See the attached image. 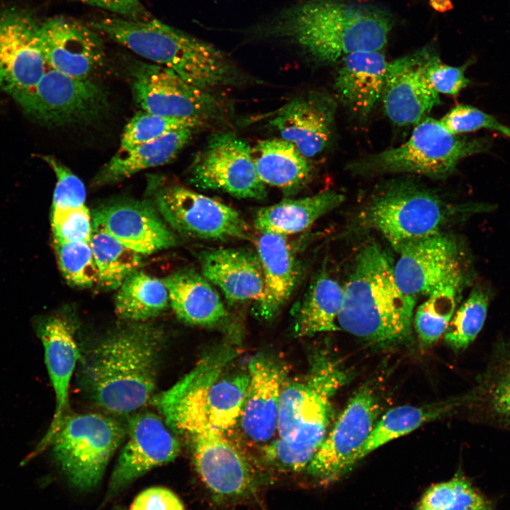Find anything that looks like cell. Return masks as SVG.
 Returning a JSON list of instances; mask_svg holds the SVG:
<instances>
[{
  "mask_svg": "<svg viewBox=\"0 0 510 510\" xmlns=\"http://www.w3.org/2000/svg\"><path fill=\"white\" fill-rule=\"evenodd\" d=\"M196 130H176L129 150L118 151L96 174L93 181L94 185L120 182L141 171L169 163L189 142Z\"/></svg>",
  "mask_w": 510,
  "mask_h": 510,
  "instance_id": "cell-31",
  "label": "cell"
},
{
  "mask_svg": "<svg viewBox=\"0 0 510 510\" xmlns=\"http://www.w3.org/2000/svg\"><path fill=\"white\" fill-rule=\"evenodd\" d=\"M439 120L446 130L454 135L487 129L510 138V127L470 105L458 104L454 106Z\"/></svg>",
  "mask_w": 510,
  "mask_h": 510,
  "instance_id": "cell-41",
  "label": "cell"
},
{
  "mask_svg": "<svg viewBox=\"0 0 510 510\" xmlns=\"http://www.w3.org/2000/svg\"><path fill=\"white\" fill-rule=\"evenodd\" d=\"M469 63L454 67L443 63L432 55L424 65V75L431 87L438 94L456 96L470 84L465 71Z\"/></svg>",
  "mask_w": 510,
  "mask_h": 510,
  "instance_id": "cell-44",
  "label": "cell"
},
{
  "mask_svg": "<svg viewBox=\"0 0 510 510\" xmlns=\"http://www.w3.org/2000/svg\"><path fill=\"white\" fill-rule=\"evenodd\" d=\"M133 414L128 421L126 441L111 475L113 490L172 461L180 451L179 443L164 419L149 411Z\"/></svg>",
  "mask_w": 510,
  "mask_h": 510,
  "instance_id": "cell-17",
  "label": "cell"
},
{
  "mask_svg": "<svg viewBox=\"0 0 510 510\" xmlns=\"http://www.w3.org/2000/svg\"><path fill=\"white\" fill-rule=\"evenodd\" d=\"M92 226L90 245L98 270V285L104 290L117 289L138 270L142 254L125 246L102 228Z\"/></svg>",
  "mask_w": 510,
  "mask_h": 510,
  "instance_id": "cell-36",
  "label": "cell"
},
{
  "mask_svg": "<svg viewBox=\"0 0 510 510\" xmlns=\"http://www.w3.org/2000/svg\"><path fill=\"white\" fill-rule=\"evenodd\" d=\"M154 203L166 222L186 237L253 241L251 228L233 208L180 185L157 191Z\"/></svg>",
  "mask_w": 510,
  "mask_h": 510,
  "instance_id": "cell-9",
  "label": "cell"
},
{
  "mask_svg": "<svg viewBox=\"0 0 510 510\" xmlns=\"http://www.w3.org/2000/svg\"><path fill=\"white\" fill-rule=\"evenodd\" d=\"M201 274L217 286L228 302H258L264 293V276L256 251L220 248L200 254Z\"/></svg>",
  "mask_w": 510,
  "mask_h": 510,
  "instance_id": "cell-24",
  "label": "cell"
},
{
  "mask_svg": "<svg viewBox=\"0 0 510 510\" xmlns=\"http://www.w3.org/2000/svg\"><path fill=\"white\" fill-rule=\"evenodd\" d=\"M344 288L325 272L319 273L310 283L295 312L294 329L299 336L336 331Z\"/></svg>",
  "mask_w": 510,
  "mask_h": 510,
  "instance_id": "cell-32",
  "label": "cell"
},
{
  "mask_svg": "<svg viewBox=\"0 0 510 510\" xmlns=\"http://www.w3.org/2000/svg\"><path fill=\"white\" fill-rule=\"evenodd\" d=\"M397 253L395 278L400 289L410 296H428L443 285L463 278L457 243L441 232L412 242Z\"/></svg>",
  "mask_w": 510,
  "mask_h": 510,
  "instance_id": "cell-16",
  "label": "cell"
},
{
  "mask_svg": "<svg viewBox=\"0 0 510 510\" xmlns=\"http://www.w3.org/2000/svg\"><path fill=\"white\" fill-rule=\"evenodd\" d=\"M392 28L390 15L348 0H305L253 27L265 37L283 38L315 59L336 62L358 52L382 50Z\"/></svg>",
  "mask_w": 510,
  "mask_h": 510,
  "instance_id": "cell-1",
  "label": "cell"
},
{
  "mask_svg": "<svg viewBox=\"0 0 510 510\" xmlns=\"http://www.w3.org/2000/svg\"><path fill=\"white\" fill-rule=\"evenodd\" d=\"M344 200L343 194L333 190L298 199H283L259 208L254 216V225L260 233L285 237L297 234L339 207Z\"/></svg>",
  "mask_w": 510,
  "mask_h": 510,
  "instance_id": "cell-30",
  "label": "cell"
},
{
  "mask_svg": "<svg viewBox=\"0 0 510 510\" xmlns=\"http://www.w3.org/2000/svg\"><path fill=\"white\" fill-rule=\"evenodd\" d=\"M98 7L113 13L115 16L130 20H144L150 14L140 0H69Z\"/></svg>",
  "mask_w": 510,
  "mask_h": 510,
  "instance_id": "cell-46",
  "label": "cell"
},
{
  "mask_svg": "<svg viewBox=\"0 0 510 510\" xmlns=\"http://www.w3.org/2000/svg\"><path fill=\"white\" fill-rule=\"evenodd\" d=\"M454 490V478L434 484L424 493L420 504L433 510H445L453 501Z\"/></svg>",
  "mask_w": 510,
  "mask_h": 510,
  "instance_id": "cell-48",
  "label": "cell"
},
{
  "mask_svg": "<svg viewBox=\"0 0 510 510\" xmlns=\"http://www.w3.org/2000/svg\"><path fill=\"white\" fill-rule=\"evenodd\" d=\"M189 182L203 190H217L237 198L263 200L266 186L260 180L251 147L230 132L211 135L197 154L189 171Z\"/></svg>",
  "mask_w": 510,
  "mask_h": 510,
  "instance_id": "cell-10",
  "label": "cell"
},
{
  "mask_svg": "<svg viewBox=\"0 0 510 510\" xmlns=\"http://www.w3.org/2000/svg\"><path fill=\"white\" fill-rule=\"evenodd\" d=\"M343 288L339 329L380 345L409 337L416 298L400 289L394 264L379 244L368 243L359 250Z\"/></svg>",
  "mask_w": 510,
  "mask_h": 510,
  "instance_id": "cell-3",
  "label": "cell"
},
{
  "mask_svg": "<svg viewBox=\"0 0 510 510\" xmlns=\"http://www.w3.org/2000/svg\"><path fill=\"white\" fill-rule=\"evenodd\" d=\"M264 276L262 298L255 303V313L264 320L274 318L295 288L298 271L290 246L285 236L260 233L256 240Z\"/></svg>",
  "mask_w": 510,
  "mask_h": 510,
  "instance_id": "cell-27",
  "label": "cell"
},
{
  "mask_svg": "<svg viewBox=\"0 0 510 510\" xmlns=\"http://www.w3.org/2000/svg\"><path fill=\"white\" fill-rule=\"evenodd\" d=\"M467 510H491L489 504L484 501L479 504H477Z\"/></svg>",
  "mask_w": 510,
  "mask_h": 510,
  "instance_id": "cell-49",
  "label": "cell"
},
{
  "mask_svg": "<svg viewBox=\"0 0 510 510\" xmlns=\"http://www.w3.org/2000/svg\"><path fill=\"white\" fill-rule=\"evenodd\" d=\"M418 510H433V509H431L428 507H426V506L420 504Z\"/></svg>",
  "mask_w": 510,
  "mask_h": 510,
  "instance_id": "cell-50",
  "label": "cell"
},
{
  "mask_svg": "<svg viewBox=\"0 0 510 510\" xmlns=\"http://www.w3.org/2000/svg\"><path fill=\"white\" fill-rule=\"evenodd\" d=\"M203 123L190 119L171 118L140 110L126 124L120 139L119 151L160 139L182 129L199 128Z\"/></svg>",
  "mask_w": 510,
  "mask_h": 510,
  "instance_id": "cell-39",
  "label": "cell"
},
{
  "mask_svg": "<svg viewBox=\"0 0 510 510\" xmlns=\"http://www.w3.org/2000/svg\"><path fill=\"white\" fill-rule=\"evenodd\" d=\"M195 468L205 485L224 497H240L258 485L248 460L224 435L210 427L191 437Z\"/></svg>",
  "mask_w": 510,
  "mask_h": 510,
  "instance_id": "cell-19",
  "label": "cell"
},
{
  "mask_svg": "<svg viewBox=\"0 0 510 510\" xmlns=\"http://www.w3.org/2000/svg\"><path fill=\"white\" fill-rule=\"evenodd\" d=\"M38 26L28 13L0 12V89L18 103L47 69L38 40Z\"/></svg>",
  "mask_w": 510,
  "mask_h": 510,
  "instance_id": "cell-14",
  "label": "cell"
},
{
  "mask_svg": "<svg viewBox=\"0 0 510 510\" xmlns=\"http://www.w3.org/2000/svg\"><path fill=\"white\" fill-rule=\"evenodd\" d=\"M56 176L52 211L62 210L85 205L86 188L82 181L67 166L52 156L42 158Z\"/></svg>",
  "mask_w": 510,
  "mask_h": 510,
  "instance_id": "cell-42",
  "label": "cell"
},
{
  "mask_svg": "<svg viewBox=\"0 0 510 510\" xmlns=\"http://www.w3.org/2000/svg\"><path fill=\"white\" fill-rule=\"evenodd\" d=\"M453 398L424 405H402L388 410L376 422L362 450L361 459L384 444L407 435L425 423L454 414Z\"/></svg>",
  "mask_w": 510,
  "mask_h": 510,
  "instance_id": "cell-34",
  "label": "cell"
},
{
  "mask_svg": "<svg viewBox=\"0 0 510 510\" xmlns=\"http://www.w3.org/2000/svg\"><path fill=\"white\" fill-rule=\"evenodd\" d=\"M130 510H185L180 499L171 490L152 487L141 492Z\"/></svg>",
  "mask_w": 510,
  "mask_h": 510,
  "instance_id": "cell-45",
  "label": "cell"
},
{
  "mask_svg": "<svg viewBox=\"0 0 510 510\" xmlns=\"http://www.w3.org/2000/svg\"><path fill=\"white\" fill-rule=\"evenodd\" d=\"M164 346L158 327L133 322L98 341L83 357L81 385L107 411L135 413L154 396Z\"/></svg>",
  "mask_w": 510,
  "mask_h": 510,
  "instance_id": "cell-2",
  "label": "cell"
},
{
  "mask_svg": "<svg viewBox=\"0 0 510 510\" xmlns=\"http://www.w3.org/2000/svg\"><path fill=\"white\" fill-rule=\"evenodd\" d=\"M455 398V414L465 412L482 422L510 429V340L494 346L475 385Z\"/></svg>",
  "mask_w": 510,
  "mask_h": 510,
  "instance_id": "cell-25",
  "label": "cell"
},
{
  "mask_svg": "<svg viewBox=\"0 0 510 510\" xmlns=\"http://www.w3.org/2000/svg\"><path fill=\"white\" fill-rule=\"evenodd\" d=\"M146 201H123L94 211L92 225L102 228L125 246L150 254L174 246L176 237Z\"/></svg>",
  "mask_w": 510,
  "mask_h": 510,
  "instance_id": "cell-20",
  "label": "cell"
},
{
  "mask_svg": "<svg viewBox=\"0 0 510 510\" xmlns=\"http://www.w3.org/2000/svg\"><path fill=\"white\" fill-rule=\"evenodd\" d=\"M463 278L437 288L416 310L413 323L420 341L431 345L444 335L455 312Z\"/></svg>",
  "mask_w": 510,
  "mask_h": 510,
  "instance_id": "cell-37",
  "label": "cell"
},
{
  "mask_svg": "<svg viewBox=\"0 0 510 510\" xmlns=\"http://www.w3.org/2000/svg\"><path fill=\"white\" fill-rule=\"evenodd\" d=\"M37 332L44 348L45 362L55 393V409L51 424L32 456L48 447L69 414L70 382L76 363L81 359L73 330L64 318L52 316L42 320L38 325Z\"/></svg>",
  "mask_w": 510,
  "mask_h": 510,
  "instance_id": "cell-21",
  "label": "cell"
},
{
  "mask_svg": "<svg viewBox=\"0 0 510 510\" xmlns=\"http://www.w3.org/2000/svg\"><path fill=\"white\" fill-rule=\"evenodd\" d=\"M249 383L239 417L245 435L256 443L269 441L277 431L283 366L263 355L249 363Z\"/></svg>",
  "mask_w": 510,
  "mask_h": 510,
  "instance_id": "cell-23",
  "label": "cell"
},
{
  "mask_svg": "<svg viewBox=\"0 0 510 510\" xmlns=\"http://www.w3.org/2000/svg\"><path fill=\"white\" fill-rule=\"evenodd\" d=\"M225 365L210 380L205 402L210 424L223 433L239 420L249 383L248 373L221 377Z\"/></svg>",
  "mask_w": 510,
  "mask_h": 510,
  "instance_id": "cell-35",
  "label": "cell"
},
{
  "mask_svg": "<svg viewBox=\"0 0 510 510\" xmlns=\"http://www.w3.org/2000/svg\"><path fill=\"white\" fill-rule=\"evenodd\" d=\"M52 230L55 242L90 243L93 230L92 216L86 205L52 211Z\"/></svg>",
  "mask_w": 510,
  "mask_h": 510,
  "instance_id": "cell-43",
  "label": "cell"
},
{
  "mask_svg": "<svg viewBox=\"0 0 510 510\" xmlns=\"http://www.w3.org/2000/svg\"><path fill=\"white\" fill-rule=\"evenodd\" d=\"M451 210L430 190L409 181H397L375 196L366 220L398 252L412 242L441 232Z\"/></svg>",
  "mask_w": 510,
  "mask_h": 510,
  "instance_id": "cell-8",
  "label": "cell"
},
{
  "mask_svg": "<svg viewBox=\"0 0 510 510\" xmlns=\"http://www.w3.org/2000/svg\"><path fill=\"white\" fill-rule=\"evenodd\" d=\"M55 245L60 268L68 283L81 288L98 284V270L90 243L55 242Z\"/></svg>",
  "mask_w": 510,
  "mask_h": 510,
  "instance_id": "cell-40",
  "label": "cell"
},
{
  "mask_svg": "<svg viewBox=\"0 0 510 510\" xmlns=\"http://www.w3.org/2000/svg\"><path fill=\"white\" fill-rule=\"evenodd\" d=\"M126 426L96 413L68 414L49 446L57 464L76 487H94L126 436Z\"/></svg>",
  "mask_w": 510,
  "mask_h": 510,
  "instance_id": "cell-7",
  "label": "cell"
},
{
  "mask_svg": "<svg viewBox=\"0 0 510 510\" xmlns=\"http://www.w3.org/2000/svg\"><path fill=\"white\" fill-rule=\"evenodd\" d=\"M341 61L336 93L351 113L363 118L382 96L389 62L381 50L353 52Z\"/></svg>",
  "mask_w": 510,
  "mask_h": 510,
  "instance_id": "cell-26",
  "label": "cell"
},
{
  "mask_svg": "<svg viewBox=\"0 0 510 510\" xmlns=\"http://www.w3.org/2000/svg\"><path fill=\"white\" fill-rule=\"evenodd\" d=\"M24 111L50 125L86 124L108 109V96L91 79L73 77L47 67L33 91L18 103Z\"/></svg>",
  "mask_w": 510,
  "mask_h": 510,
  "instance_id": "cell-12",
  "label": "cell"
},
{
  "mask_svg": "<svg viewBox=\"0 0 510 510\" xmlns=\"http://www.w3.org/2000/svg\"><path fill=\"white\" fill-rule=\"evenodd\" d=\"M38 35L49 68L73 77L91 79L104 64L103 40L91 26L57 16L40 23Z\"/></svg>",
  "mask_w": 510,
  "mask_h": 510,
  "instance_id": "cell-15",
  "label": "cell"
},
{
  "mask_svg": "<svg viewBox=\"0 0 510 510\" xmlns=\"http://www.w3.org/2000/svg\"><path fill=\"white\" fill-rule=\"evenodd\" d=\"M99 33L152 63L173 70L189 84L204 90L231 84L234 68L214 46L152 17L130 20L117 16L90 23Z\"/></svg>",
  "mask_w": 510,
  "mask_h": 510,
  "instance_id": "cell-5",
  "label": "cell"
},
{
  "mask_svg": "<svg viewBox=\"0 0 510 510\" xmlns=\"http://www.w3.org/2000/svg\"><path fill=\"white\" fill-rule=\"evenodd\" d=\"M130 73L133 96L142 110L204 125L221 113L220 103L210 91L189 84L170 69L135 62Z\"/></svg>",
  "mask_w": 510,
  "mask_h": 510,
  "instance_id": "cell-13",
  "label": "cell"
},
{
  "mask_svg": "<svg viewBox=\"0 0 510 510\" xmlns=\"http://www.w3.org/2000/svg\"><path fill=\"white\" fill-rule=\"evenodd\" d=\"M336 103L323 93H311L294 98L271 120L281 138L293 144L307 158L321 153L333 132Z\"/></svg>",
  "mask_w": 510,
  "mask_h": 510,
  "instance_id": "cell-22",
  "label": "cell"
},
{
  "mask_svg": "<svg viewBox=\"0 0 510 510\" xmlns=\"http://www.w3.org/2000/svg\"><path fill=\"white\" fill-rule=\"evenodd\" d=\"M251 154L260 180L293 195L311 180L314 167L296 147L282 138L259 141Z\"/></svg>",
  "mask_w": 510,
  "mask_h": 510,
  "instance_id": "cell-29",
  "label": "cell"
},
{
  "mask_svg": "<svg viewBox=\"0 0 510 510\" xmlns=\"http://www.w3.org/2000/svg\"><path fill=\"white\" fill-rule=\"evenodd\" d=\"M491 142L488 137L452 134L439 120L426 116L415 125L407 142L353 161L348 169L362 175L406 173L443 178L463 159L487 152Z\"/></svg>",
  "mask_w": 510,
  "mask_h": 510,
  "instance_id": "cell-6",
  "label": "cell"
},
{
  "mask_svg": "<svg viewBox=\"0 0 510 510\" xmlns=\"http://www.w3.org/2000/svg\"><path fill=\"white\" fill-rule=\"evenodd\" d=\"M349 375L339 361L321 353L315 357L306 377L284 382L278 438L264 449L270 463L283 470H306L327 436L333 397Z\"/></svg>",
  "mask_w": 510,
  "mask_h": 510,
  "instance_id": "cell-4",
  "label": "cell"
},
{
  "mask_svg": "<svg viewBox=\"0 0 510 510\" xmlns=\"http://www.w3.org/2000/svg\"><path fill=\"white\" fill-rule=\"evenodd\" d=\"M489 302L487 290L477 286L472 289L455 312L443 335L449 347L457 351L472 344L484 324Z\"/></svg>",
  "mask_w": 510,
  "mask_h": 510,
  "instance_id": "cell-38",
  "label": "cell"
},
{
  "mask_svg": "<svg viewBox=\"0 0 510 510\" xmlns=\"http://www.w3.org/2000/svg\"><path fill=\"white\" fill-rule=\"evenodd\" d=\"M169 305V293L163 280L138 270L124 280L115 300L117 314L132 322H146L157 317Z\"/></svg>",
  "mask_w": 510,
  "mask_h": 510,
  "instance_id": "cell-33",
  "label": "cell"
},
{
  "mask_svg": "<svg viewBox=\"0 0 510 510\" xmlns=\"http://www.w3.org/2000/svg\"><path fill=\"white\" fill-rule=\"evenodd\" d=\"M453 501L445 510H467L484 500L470 483L459 474L455 475Z\"/></svg>",
  "mask_w": 510,
  "mask_h": 510,
  "instance_id": "cell-47",
  "label": "cell"
},
{
  "mask_svg": "<svg viewBox=\"0 0 510 510\" xmlns=\"http://www.w3.org/2000/svg\"><path fill=\"white\" fill-rule=\"evenodd\" d=\"M432 55L431 49L424 47L389 62L381 98L393 123L416 125L441 103L439 94L424 75L425 63Z\"/></svg>",
  "mask_w": 510,
  "mask_h": 510,
  "instance_id": "cell-18",
  "label": "cell"
},
{
  "mask_svg": "<svg viewBox=\"0 0 510 510\" xmlns=\"http://www.w3.org/2000/svg\"><path fill=\"white\" fill-rule=\"evenodd\" d=\"M176 316L186 323L210 327L227 316L225 306L212 285L192 269H183L162 279Z\"/></svg>",
  "mask_w": 510,
  "mask_h": 510,
  "instance_id": "cell-28",
  "label": "cell"
},
{
  "mask_svg": "<svg viewBox=\"0 0 510 510\" xmlns=\"http://www.w3.org/2000/svg\"><path fill=\"white\" fill-rule=\"evenodd\" d=\"M380 412L373 389L362 386L352 396L306 470L322 482L339 479L361 459Z\"/></svg>",
  "mask_w": 510,
  "mask_h": 510,
  "instance_id": "cell-11",
  "label": "cell"
}]
</instances>
